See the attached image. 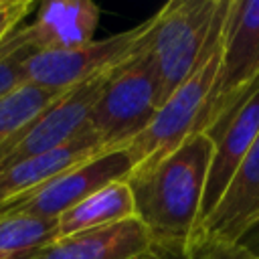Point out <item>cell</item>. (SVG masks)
Listing matches in <instances>:
<instances>
[{"label":"cell","mask_w":259,"mask_h":259,"mask_svg":"<svg viewBox=\"0 0 259 259\" xmlns=\"http://www.w3.org/2000/svg\"><path fill=\"white\" fill-rule=\"evenodd\" d=\"M36 53L40 49L28 24L18 26L0 42V99L26 83L24 67Z\"/></svg>","instance_id":"17"},{"label":"cell","mask_w":259,"mask_h":259,"mask_svg":"<svg viewBox=\"0 0 259 259\" xmlns=\"http://www.w3.org/2000/svg\"><path fill=\"white\" fill-rule=\"evenodd\" d=\"M212 146L202 132L150 168L134 170L125 180L134 194L136 217L148 229L164 259H186L200 219Z\"/></svg>","instance_id":"1"},{"label":"cell","mask_w":259,"mask_h":259,"mask_svg":"<svg viewBox=\"0 0 259 259\" xmlns=\"http://www.w3.org/2000/svg\"><path fill=\"white\" fill-rule=\"evenodd\" d=\"M255 77H259V0H229L223 24L221 67L208 99L204 125Z\"/></svg>","instance_id":"9"},{"label":"cell","mask_w":259,"mask_h":259,"mask_svg":"<svg viewBox=\"0 0 259 259\" xmlns=\"http://www.w3.org/2000/svg\"><path fill=\"white\" fill-rule=\"evenodd\" d=\"M158 259H164V257H158Z\"/></svg>","instance_id":"21"},{"label":"cell","mask_w":259,"mask_h":259,"mask_svg":"<svg viewBox=\"0 0 259 259\" xmlns=\"http://www.w3.org/2000/svg\"><path fill=\"white\" fill-rule=\"evenodd\" d=\"M152 237L138 217L81 231L47 245L34 259H158Z\"/></svg>","instance_id":"11"},{"label":"cell","mask_w":259,"mask_h":259,"mask_svg":"<svg viewBox=\"0 0 259 259\" xmlns=\"http://www.w3.org/2000/svg\"><path fill=\"white\" fill-rule=\"evenodd\" d=\"M259 221V136L239 164L214 210L196 227L186 259L204 243H239Z\"/></svg>","instance_id":"10"},{"label":"cell","mask_w":259,"mask_h":259,"mask_svg":"<svg viewBox=\"0 0 259 259\" xmlns=\"http://www.w3.org/2000/svg\"><path fill=\"white\" fill-rule=\"evenodd\" d=\"M57 239L55 219L16 212L0 214V259H34Z\"/></svg>","instance_id":"15"},{"label":"cell","mask_w":259,"mask_h":259,"mask_svg":"<svg viewBox=\"0 0 259 259\" xmlns=\"http://www.w3.org/2000/svg\"><path fill=\"white\" fill-rule=\"evenodd\" d=\"M158 107V77L144 40L138 53L109 73L87 123L105 150H119L144 132Z\"/></svg>","instance_id":"4"},{"label":"cell","mask_w":259,"mask_h":259,"mask_svg":"<svg viewBox=\"0 0 259 259\" xmlns=\"http://www.w3.org/2000/svg\"><path fill=\"white\" fill-rule=\"evenodd\" d=\"M150 18L130 30L107 38L63 51H42L28 59L24 67L26 83L65 93L89 79L105 75L138 53L148 36Z\"/></svg>","instance_id":"6"},{"label":"cell","mask_w":259,"mask_h":259,"mask_svg":"<svg viewBox=\"0 0 259 259\" xmlns=\"http://www.w3.org/2000/svg\"><path fill=\"white\" fill-rule=\"evenodd\" d=\"M239 243H241L247 251H251L253 255H257V257H259V221L251 227V231H249V233H247Z\"/></svg>","instance_id":"19"},{"label":"cell","mask_w":259,"mask_h":259,"mask_svg":"<svg viewBox=\"0 0 259 259\" xmlns=\"http://www.w3.org/2000/svg\"><path fill=\"white\" fill-rule=\"evenodd\" d=\"M63 93L24 83L16 91L0 99V148L8 144L22 127H26L38 113H42Z\"/></svg>","instance_id":"16"},{"label":"cell","mask_w":259,"mask_h":259,"mask_svg":"<svg viewBox=\"0 0 259 259\" xmlns=\"http://www.w3.org/2000/svg\"><path fill=\"white\" fill-rule=\"evenodd\" d=\"M99 24V8L89 0L47 2L28 24L42 51H63L87 45Z\"/></svg>","instance_id":"13"},{"label":"cell","mask_w":259,"mask_h":259,"mask_svg":"<svg viewBox=\"0 0 259 259\" xmlns=\"http://www.w3.org/2000/svg\"><path fill=\"white\" fill-rule=\"evenodd\" d=\"M247 259H259V257H247Z\"/></svg>","instance_id":"20"},{"label":"cell","mask_w":259,"mask_h":259,"mask_svg":"<svg viewBox=\"0 0 259 259\" xmlns=\"http://www.w3.org/2000/svg\"><path fill=\"white\" fill-rule=\"evenodd\" d=\"M223 28L210 42L196 71L158 107L152 121L127 146L134 170H144L178 150L184 140L200 132L221 67ZM132 170V172H134Z\"/></svg>","instance_id":"3"},{"label":"cell","mask_w":259,"mask_h":259,"mask_svg":"<svg viewBox=\"0 0 259 259\" xmlns=\"http://www.w3.org/2000/svg\"><path fill=\"white\" fill-rule=\"evenodd\" d=\"M99 152H105V148L87 123L67 144L0 170V204L40 188L65 170L93 158Z\"/></svg>","instance_id":"12"},{"label":"cell","mask_w":259,"mask_h":259,"mask_svg":"<svg viewBox=\"0 0 259 259\" xmlns=\"http://www.w3.org/2000/svg\"><path fill=\"white\" fill-rule=\"evenodd\" d=\"M32 6L30 0H0V42L20 26Z\"/></svg>","instance_id":"18"},{"label":"cell","mask_w":259,"mask_h":259,"mask_svg":"<svg viewBox=\"0 0 259 259\" xmlns=\"http://www.w3.org/2000/svg\"><path fill=\"white\" fill-rule=\"evenodd\" d=\"M111 73V71H109ZM109 73L89 79L55 99L8 144L0 148V170L26 158L51 152L73 140L89 121V113Z\"/></svg>","instance_id":"8"},{"label":"cell","mask_w":259,"mask_h":259,"mask_svg":"<svg viewBox=\"0 0 259 259\" xmlns=\"http://www.w3.org/2000/svg\"><path fill=\"white\" fill-rule=\"evenodd\" d=\"M132 217H136L134 194L130 190L127 180H117L99 188L97 192H93L91 196L63 212L57 219L59 239L81 231L115 225Z\"/></svg>","instance_id":"14"},{"label":"cell","mask_w":259,"mask_h":259,"mask_svg":"<svg viewBox=\"0 0 259 259\" xmlns=\"http://www.w3.org/2000/svg\"><path fill=\"white\" fill-rule=\"evenodd\" d=\"M202 134L212 146V158L206 176L198 225L214 210L227 186L231 184L239 164L259 136V77H255L249 85L237 91L223 105V109L202 127Z\"/></svg>","instance_id":"5"},{"label":"cell","mask_w":259,"mask_h":259,"mask_svg":"<svg viewBox=\"0 0 259 259\" xmlns=\"http://www.w3.org/2000/svg\"><path fill=\"white\" fill-rule=\"evenodd\" d=\"M229 0H172L152 18L146 51L158 77L160 105L196 71L221 32Z\"/></svg>","instance_id":"2"},{"label":"cell","mask_w":259,"mask_h":259,"mask_svg":"<svg viewBox=\"0 0 259 259\" xmlns=\"http://www.w3.org/2000/svg\"><path fill=\"white\" fill-rule=\"evenodd\" d=\"M132 170L134 162L125 148L99 152L93 158L65 170L40 188L0 204V214L16 212L57 221L63 212H67L99 188L117 180H125Z\"/></svg>","instance_id":"7"}]
</instances>
